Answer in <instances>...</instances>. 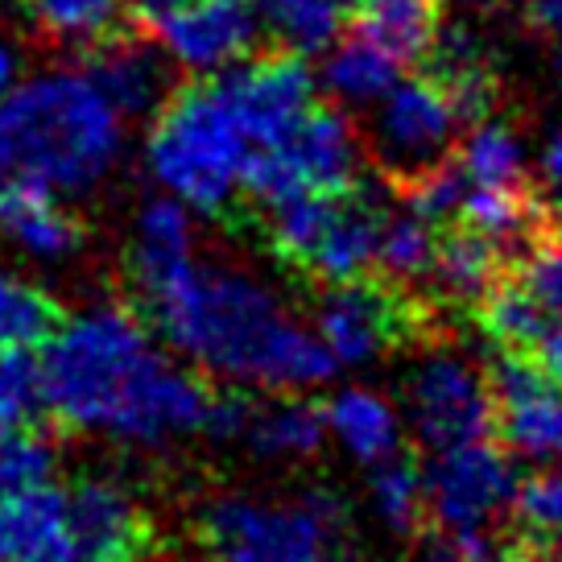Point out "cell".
I'll use <instances>...</instances> for the list:
<instances>
[{
  "label": "cell",
  "mask_w": 562,
  "mask_h": 562,
  "mask_svg": "<svg viewBox=\"0 0 562 562\" xmlns=\"http://www.w3.org/2000/svg\"><path fill=\"white\" fill-rule=\"evenodd\" d=\"M459 112L439 79H397L372 104V154L397 178L442 166L459 133Z\"/></svg>",
  "instance_id": "8"
},
{
  "label": "cell",
  "mask_w": 562,
  "mask_h": 562,
  "mask_svg": "<svg viewBox=\"0 0 562 562\" xmlns=\"http://www.w3.org/2000/svg\"><path fill=\"white\" fill-rule=\"evenodd\" d=\"M315 331L339 369L372 364L405 335V306L389 285L364 278L339 281L318 306Z\"/></svg>",
  "instance_id": "13"
},
{
  "label": "cell",
  "mask_w": 562,
  "mask_h": 562,
  "mask_svg": "<svg viewBox=\"0 0 562 562\" xmlns=\"http://www.w3.org/2000/svg\"><path fill=\"white\" fill-rule=\"evenodd\" d=\"M145 311L175 356L240 385L302 393L339 372L315 327L245 269L191 261L145 299Z\"/></svg>",
  "instance_id": "2"
},
{
  "label": "cell",
  "mask_w": 562,
  "mask_h": 562,
  "mask_svg": "<svg viewBox=\"0 0 562 562\" xmlns=\"http://www.w3.org/2000/svg\"><path fill=\"white\" fill-rule=\"evenodd\" d=\"M459 175L468 187H505L521 191L529 170V154L521 133L509 121H475L459 149Z\"/></svg>",
  "instance_id": "24"
},
{
  "label": "cell",
  "mask_w": 562,
  "mask_h": 562,
  "mask_svg": "<svg viewBox=\"0 0 562 562\" xmlns=\"http://www.w3.org/2000/svg\"><path fill=\"white\" fill-rule=\"evenodd\" d=\"M124 154V116L83 67H50L0 91V191L88 194Z\"/></svg>",
  "instance_id": "3"
},
{
  "label": "cell",
  "mask_w": 562,
  "mask_h": 562,
  "mask_svg": "<svg viewBox=\"0 0 562 562\" xmlns=\"http://www.w3.org/2000/svg\"><path fill=\"white\" fill-rule=\"evenodd\" d=\"M397 79H402V63L385 46H376L369 34L331 42L327 58H323V70H318L323 91L331 95L335 104L348 108H372Z\"/></svg>",
  "instance_id": "21"
},
{
  "label": "cell",
  "mask_w": 562,
  "mask_h": 562,
  "mask_svg": "<svg viewBox=\"0 0 562 562\" xmlns=\"http://www.w3.org/2000/svg\"><path fill=\"white\" fill-rule=\"evenodd\" d=\"M385 224V203L364 187H348L335 194L327 228L318 236L315 252L306 261V273H315L327 285L364 278L376 265V240Z\"/></svg>",
  "instance_id": "16"
},
{
  "label": "cell",
  "mask_w": 562,
  "mask_h": 562,
  "mask_svg": "<svg viewBox=\"0 0 562 562\" xmlns=\"http://www.w3.org/2000/svg\"><path fill=\"white\" fill-rule=\"evenodd\" d=\"M215 83L252 140V154L278 145L315 108L318 88L315 70L302 63V54H273V58L236 63Z\"/></svg>",
  "instance_id": "11"
},
{
  "label": "cell",
  "mask_w": 562,
  "mask_h": 562,
  "mask_svg": "<svg viewBox=\"0 0 562 562\" xmlns=\"http://www.w3.org/2000/svg\"><path fill=\"white\" fill-rule=\"evenodd\" d=\"M128 4H137L145 18H154V13H161V9H170V4H178V0H128Z\"/></svg>",
  "instance_id": "44"
},
{
  "label": "cell",
  "mask_w": 562,
  "mask_h": 562,
  "mask_svg": "<svg viewBox=\"0 0 562 562\" xmlns=\"http://www.w3.org/2000/svg\"><path fill=\"white\" fill-rule=\"evenodd\" d=\"M546 562H562V533H559V542H554V550L546 554Z\"/></svg>",
  "instance_id": "45"
},
{
  "label": "cell",
  "mask_w": 562,
  "mask_h": 562,
  "mask_svg": "<svg viewBox=\"0 0 562 562\" xmlns=\"http://www.w3.org/2000/svg\"><path fill=\"white\" fill-rule=\"evenodd\" d=\"M215 562H252V559H245V554H215Z\"/></svg>",
  "instance_id": "47"
},
{
  "label": "cell",
  "mask_w": 562,
  "mask_h": 562,
  "mask_svg": "<svg viewBox=\"0 0 562 562\" xmlns=\"http://www.w3.org/2000/svg\"><path fill=\"white\" fill-rule=\"evenodd\" d=\"M54 472H58V442L46 430H37L34 422L0 430V496L54 484Z\"/></svg>",
  "instance_id": "33"
},
{
  "label": "cell",
  "mask_w": 562,
  "mask_h": 562,
  "mask_svg": "<svg viewBox=\"0 0 562 562\" xmlns=\"http://www.w3.org/2000/svg\"><path fill=\"white\" fill-rule=\"evenodd\" d=\"M335 207V194L323 191H299V194H285L278 203H269V245L278 252L285 265H299L306 269L311 252H315L318 236L327 228Z\"/></svg>",
  "instance_id": "28"
},
{
  "label": "cell",
  "mask_w": 562,
  "mask_h": 562,
  "mask_svg": "<svg viewBox=\"0 0 562 562\" xmlns=\"http://www.w3.org/2000/svg\"><path fill=\"white\" fill-rule=\"evenodd\" d=\"M475 306H480L484 331L509 351H529L538 339H542L546 327L554 323V318L546 315L542 306L529 299L517 281H513V285H501V281H496Z\"/></svg>",
  "instance_id": "31"
},
{
  "label": "cell",
  "mask_w": 562,
  "mask_h": 562,
  "mask_svg": "<svg viewBox=\"0 0 562 562\" xmlns=\"http://www.w3.org/2000/svg\"><path fill=\"white\" fill-rule=\"evenodd\" d=\"M554 70H559V79H562V50L554 54Z\"/></svg>",
  "instance_id": "48"
},
{
  "label": "cell",
  "mask_w": 562,
  "mask_h": 562,
  "mask_svg": "<svg viewBox=\"0 0 562 562\" xmlns=\"http://www.w3.org/2000/svg\"><path fill=\"white\" fill-rule=\"evenodd\" d=\"M513 509L529 538H559L562 533V468L533 472L513 488Z\"/></svg>",
  "instance_id": "36"
},
{
  "label": "cell",
  "mask_w": 562,
  "mask_h": 562,
  "mask_svg": "<svg viewBox=\"0 0 562 562\" xmlns=\"http://www.w3.org/2000/svg\"><path fill=\"white\" fill-rule=\"evenodd\" d=\"M42 348L46 409L70 430L128 447H166L203 430L207 381L182 369L133 311L100 302L58 318Z\"/></svg>",
  "instance_id": "1"
},
{
  "label": "cell",
  "mask_w": 562,
  "mask_h": 562,
  "mask_svg": "<svg viewBox=\"0 0 562 562\" xmlns=\"http://www.w3.org/2000/svg\"><path fill=\"white\" fill-rule=\"evenodd\" d=\"M158 50L191 75H224L257 46V9L248 0H178L154 13Z\"/></svg>",
  "instance_id": "10"
},
{
  "label": "cell",
  "mask_w": 562,
  "mask_h": 562,
  "mask_svg": "<svg viewBox=\"0 0 562 562\" xmlns=\"http://www.w3.org/2000/svg\"><path fill=\"white\" fill-rule=\"evenodd\" d=\"M339 496L327 492L299 505L224 496L203 513V538L215 554H245L252 562H327L339 542Z\"/></svg>",
  "instance_id": "5"
},
{
  "label": "cell",
  "mask_w": 562,
  "mask_h": 562,
  "mask_svg": "<svg viewBox=\"0 0 562 562\" xmlns=\"http://www.w3.org/2000/svg\"><path fill=\"white\" fill-rule=\"evenodd\" d=\"M492 426L517 456L533 463L562 459V389H554L529 351L501 348L488 372Z\"/></svg>",
  "instance_id": "12"
},
{
  "label": "cell",
  "mask_w": 562,
  "mask_h": 562,
  "mask_svg": "<svg viewBox=\"0 0 562 562\" xmlns=\"http://www.w3.org/2000/svg\"><path fill=\"white\" fill-rule=\"evenodd\" d=\"M426 484V513L442 529L492 526L513 505L517 472L509 456L488 439L459 442L435 451V463L422 472Z\"/></svg>",
  "instance_id": "9"
},
{
  "label": "cell",
  "mask_w": 562,
  "mask_h": 562,
  "mask_svg": "<svg viewBox=\"0 0 562 562\" xmlns=\"http://www.w3.org/2000/svg\"><path fill=\"white\" fill-rule=\"evenodd\" d=\"M426 278L435 281V290L447 302L475 306L501 278V245H492L488 236H480L472 228L451 232L435 248V261H430Z\"/></svg>",
  "instance_id": "22"
},
{
  "label": "cell",
  "mask_w": 562,
  "mask_h": 562,
  "mask_svg": "<svg viewBox=\"0 0 562 562\" xmlns=\"http://www.w3.org/2000/svg\"><path fill=\"white\" fill-rule=\"evenodd\" d=\"M0 240L30 261H67L83 248V224L46 191H0Z\"/></svg>",
  "instance_id": "18"
},
{
  "label": "cell",
  "mask_w": 562,
  "mask_h": 562,
  "mask_svg": "<svg viewBox=\"0 0 562 562\" xmlns=\"http://www.w3.org/2000/svg\"><path fill=\"white\" fill-rule=\"evenodd\" d=\"M46 562H75V550H70V546H67L63 554H54V559H46Z\"/></svg>",
  "instance_id": "46"
},
{
  "label": "cell",
  "mask_w": 562,
  "mask_h": 562,
  "mask_svg": "<svg viewBox=\"0 0 562 562\" xmlns=\"http://www.w3.org/2000/svg\"><path fill=\"white\" fill-rule=\"evenodd\" d=\"M67 533L75 562H145L149 521L112 480H83L67 492Z\"/></svg>",
  "instance_id": "14"
},
{
  "label": "cell",
  "mask_w": 562,
  "mask_h": 562,
  "mask_svg": "<svg viewBox=\"0 0 562 562\" xmlns=\"http://www.w3.org/2000/svg\"><path fill=\"white\" fill-rule=\"evenodd\" d=\"M533 4V21L550 30V34H562V0H529Z\"/></svg>",
  "instance_id": "43"
},
{
  "label": "cell",
  "mask_w": 562,
  "mask_h": 562,
  "mask_svg": "<svg viewBox=\"0 0 562 562\" xmlns=\"http://www.w3.org/2000/svg\"><path fill=\"white\" fill-rule=\"evenodd\" d=\"M517 285L542 306L546 315L562 323V232L554 240L533 245V252H529L521 273H517Z\"/></svg>",
  "instance_id": "39"
},
{
  "label": "cell",
  "mask_w": 562,
  "mask_h": 562,
  "mask_svg": "<svg viewBox=\"0 0 562 562\" xmlns=\"http://www.w3.org/2000/svg\"><path fill=\"white\" fill-rule=\"evenodd\" d=\"M257 9V21L269 25V34L294 54L327 50L344 25L348 0H248Z\"/></svg>",
  "instance_id": "27"
},
{
  "label": "cell",
  "mask_w": 562,
  "mask_h": 562,
  "mask_svg": "<svg viewBox=\"0 0 562 562\" xmlns=\"http://www.w3.org/2000/svg\"><path fill=\"white\" fill-rule=\"evenodd\" d=\"M405 418L426 451H447L459 442L488 439L492 393L488 376L468 356L435 348L422 356L405 381Z\"/></svg>",
  "instance_id": "7"
},
{
  "label": "cell",
  "mask_w": 562,
  "mask_h": 562,
  "mask_svg": "<svg viewBox=\"0 0 562 562\" xmlns=\"http://www.w3.org/2000/svg\"><path fill=\"white\" fill-rule=\"evenodd\" d=\"M240 439L257 451V456L273 459H302L315 456L327 442V418L323 405L315 402H278V405H252L248 426Z\"/></svg>",
  "instance_id": "23"
},
{
  "label": "cell",
  "mask_w": 562,
  "mask_h": 562,
  "mask_svg": "<svg viewBox=\"0 0 562 562\" xmlns=\"http://www.w3.org/2000/svg\"><path fill=\"white\" fill-rule=\"evenodd\" d=\"M128 0H18L25 21L63 46H95L116 34Z\"/></svg>",
  "instance_id": "26"
},
{
  "label": "cell",
  "mask_w": 562,
  "mask_h": 562,
  "mask_svg": "<svg viewBox=\"0 0 562 562\" xmlns=\"http://www.w3.org/2000/svg\"><path fill=\"white\" fill-rule=\"evenodd\" d=\"M42 414H46V393L34 351L0 348V430L37 422Z\"/></svg>",
  "instance_id": "35"
},
{
  "label": "cell",
  "mask_w": 562,
  "mask_h": 562,
  "mask_svg": "<svg viewBox=\"0 0 562 562\" xmlns=\"http://www.w3.org/2000/svg\"><path fill=\"white\" fill-rule=\"evenodd\" d=\"M435 248H439V236H435V224L418 215V211H385V224H381V240H376V265L385 269L389 281H422L430 273V261H435Z\"/></svg>",
  "instance_id": "30"
},
{
  "label": "cell",
  "mask_w": 562,
  "mask_h": 562,
  "mask_svg": "<svg viewBox=\"0 0 562 562\" xmlns=\"http://www.w3.org/2000/svg\"><path fill=\"white\" fill-rule=\"evenodd\" d=\"M70 546L67 492L37 484L0 496V562H46Z\"/></svg>",
  "instance_id": "19"
},
{
  "label": "cell",
  "mask_w": 562,
  "mask_h": 562,
  "mask_svg": "<svg viewBox=\"0 0 562 562\" xmlns=\"http://www.w3.org/2000/svg\"><path fill=\"white\" fill-rule=\"evenodd\" d=\"M252 140L240 128L220 83L170 91L154 112L145 140V166L161 194L187 203L199 215H224L245 182Z\"/></svg>",
  "instance_id": "4"
},
{
  "label": "cell",
  "mask_w": 562,
  "mask_h": 562,
  "mask_svg": "<svg viewBox=\"0 0 562 562\" xmlns=\"http://www.w3.org/2000/svg\"><path fill=\"white\" fill-rule=\"evenodd\" d=\"M327 435L360 463H381V459L402 451V418L397 409L372 393V389H339L331 402L323 405Z\"/></svg>",
  "instance_id": "20"
},
{
  "label": "cell",
  "mask_w": 562,
  "mask_h": 562,
  "mask_svg": "<svg viewBox=\"0 0 562 562\" xmlns=\"http://www.w3.org/2000/svg\"><path fill=\"white\" fill-rule=\"evenodd\" d=\"M356 175H360V137L351 121L335 108H311L278 145L257 149L248 158L240 191L269 207L299 191H348L356 187Z\"/></svg>",
  "instance_id": "6"
},
{
  "label": "cell",
  "mask_w": 562,
  "mask_h": 562,
  "mask_svg": "<svg viewBox=\"0 0 562 562\" xmlns=\"http://www.w3.org/2000/svg\"><path fill=\"white\" fill-rule=\"evenodd\" d=\"M418 562H521L501 538H492V526L472 529H435L418 550Z\"/></svg>",
  "instance_id": "37"
},
{
  "label": "cell",
  "mask_w": 562,
  "mask_h": 562,
  "mask_svg": "<svg viewBox=\"0 0 562 562\" xmlns=\"http://www.w3.org/2000/svg\"><path fill=\"white\" fill-rule=\"evenodd\" d=\"M100 83L112 108L121 112L124 121L133 116H154L166 100H170V58L158 50V42L145 37H124L108 34L104 42H95L88 67H83Z\"/></svg>",
  "instance_id": "15"
},
{
  "label": "cell",
  "mask_w": 562,
  "mask_h": 562,
  "mask_svg": "<svg viewBox=\"0 0 562 562\" xmlns=\"http://www.w3.org/2000/svg\"><path fill=\"white\" fill-rule=\"evenodd\" d=\"M529 356H533V364L542 369L546 381H550L554 389H562V323L559 318L546 327L542 339L529 348Z\"/></svg>",
  "instance_id": "40"
},
{
  "label": "cell",
  "mask_w": 562,
  "mask_h": 562,
  "mask_svg": "<svg viewBox=\"0 0 562 562\" xmlns=\"http://www.w3.org/2000/svg\"><path fill=\"white\" fill-rule=\"evenodd\" d=\"M21 67H25V54H21V42L4 25H0V91L13 88L21 79Z\"/></svg>",
  "instance_id": "42"
},
{
  "label": "cell",
  "mask_w": 562,
  "mask_h": 562,
  "mask_svg": "<svg viewBox=\"0 0 562 562\" xmlns=\"http://www.w3.org/2000/svg\"><path fill=\"white\" fill-rule=\"evenodd\" d=\"M538 175H542L546 194L554 203H562V124L546 137L542 154H538Z\"/></svg>",
  "instance_id": "41"
},
{
  "label": "cell",
  "mask_w": 562,
  "mask_h": 562,
  "mask_svg": "<svg viewBox=\"0 0 562 562\" xmlns=\"http://www.w3.org/2000/svg\"><path fill=\"white\" fill-rule=\"evenodd\" d=\"M372 509L393 533H414L426 513V484L414 459L389 456L372 463Z\"/></svg>",
  "instance_id": "32"
},
{
  "label": "cell",
  "mask_w": 562,
  "mask_h": 562,
  "mask_svg": "<svg viewBox=\"0 0 562 562\" xmlns=\"http://www.w3.org/2000/svg\"><path fill=\"white\" fill-rule=\"evenodd\" d=\"M459 220L463 228L488 236L492 245H505V240H521L533 220V207L526 203L521 191H505V187H463L459 199Z\"/></svg>",
  "instance_id": "34"
},
{
  "label": "cell",
  "mask_w": 562,
  "mask_h": 562,
  "mask_svg": "<svg viewBox=\"0 0 562 562\" xmlns=\"http://www.w3.org/2000/svg\"><path fill=\"white\" fill-rule=\"evenodd\" d=\"M194 211L170 194L149 199L133 220L128 240V269L137 281L140 299H149L166 281H175L194 261Z\"/></svg>",
  "instance_id": "17"
},
{
  "label": "cell",
  "mask_w": 562,
  "mask_h": 562,
  "mask_svg": "<svg viewBox=\"0 0 562 562\" xmlns=\"http://www.w3.org/2000/svg\"><path fill=\"white\" fill-rule=\"evenodd\" d=\"M360 34L385 46L397 63L426 58L439 37V9L435 0H360Z\"/></svg>",
  "instance_id": "25"
},
{
  "label": "cell",
  "mask_w": 562,
  "mask_h": 562,
  "mask_svg": "<svg viewBox=\"0 0 562 562\" xmlns=\"http://www.w3.org/2000/svg\"><path fill=\"white\" fill-rule=\"evenodd\" d=\"M58 306L34 281L0 269V348H42L58 327Z\"/></svg>",
  "instance_id": "29"
},
{
  "label": "cell",
  "mask_w": 562,
  "mask_h": 562,
  "mask_svg": "<svg viewBox=\"0 0 562 562\" xmlns=\"http://www.w3.org/2000/svg\"><path fill=\"white\" fill-rule=\"evenodd\" d=\"M327 562H344V559H335V554H331V559H327Z\"/></svg>",
  "instance_id": "49"
},
{
  "label": "cell",
  "mask_w": 562,
  "mask_h": 562,
  "mask_svg": "<svg viewBox=\"0 0 562 562\" xmlns=\"http://www.w3.org/2000/svg\"><path fill=\"white\" fill-rule=\"evenodd\" d=\"M463 175H459L456 166H430V170H422L418 178H409L405 182V207L426 215L430 224H442V220H451L459 211V199H463Z\"/></svg>",
  "instance_id": "38"
}]
</instances>
